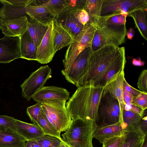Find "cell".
Segmentation results:
<instances>
[{
  "instance_id": "obj_1",
  "label": "cell",
  "mask_w": 147,
  "mask_h": 147,
  "mask_svg": "<svg viewBox=\"0 0 147 147\" xmlns=\"http://www.w3.org/2000/svg\"><path fill=\"white\" fill-rule=\"evenodd\" d=\"M104 88L95 86L92 80L78 88L66 103L72 120L80 118L96 121Z\"/></svg>"
},
{
  "instance_id": "obj_2",
  "label": "cell",
  "mask_w": 147,
  "mask_h": 147,
  "mask_svg": "<svg viewBox=\"0 0 147 147\" xmlns=\"http://www.w3.org/2000/svg\"><path fill=\"white\" fill-rule=\"evenodd\" d=\"M126 63L124 47L104 46L90 55L87 82L92 80L95 86H102L107 74L115 67Z\"/></svg>"
},
{
  "instance_id": "obj_3",
  "label": "cell",
  "mask_w": 147,
  "mask_h": 147,
  "mask_svg": "<svg viewBox=\"0 0 147 147\" xmlns=\"http://www.w3.org/2000/svg\"><path fill=\"white\" fill-rule=\"evenodd\" d=\"M95 122L78 118L72 120L68 129L62 134L61 139L68 147H93V133Z\"/></svg>"
},
{
  "instance_id": "obj_4",
  "label": "cell",
  "mask_w": 147,
  "mask_h": 147,
  "mask_svg": "<svg viewBox=\"0 0 147 147\" xmlns=\"http://www.w3.org/2000/svg\"><path fill=\"white\" fill-rule=\"evenodd\" d=\"M90 22L96 29L95 32L103 46L107 45L118 46L125 43L127 32L125 24H113L107 22L101 16Z\"/></svg>"
},
{
  "instance_id": "obj_5",
  "label": "cell",
  "mask_w": 147,
  "mask_h": 147,
  "mask_svg": "<svg viewBox=\"0 0 147 147\" xmlns=\"http://www.w3.org/2000/svg\"><path fill=\"white\" fill-rule=\"evenodd\" d=\"M92 53L91 46L86 48L78 55L69 67L61 71L67 81L77 88L87 81L89 60Z\"/></svg>"
},
{
  "instance_id": "obj_6",
  "label": "cell",
  "mask_w": 147,
  "mask_h": 147,
  "mask_svg": "<svg viewBox=\"0 0 147 147\" xmlns=\"http://www.w3.org/2000/svg\"><path fill=\"white\" fill-rule=\"evenodd\" d=\"M96 30L89 21L74 37L67 48L63 60L64 69L69 67L84 49L91 46Z\"/></svg>"
},
{
  "instance_id": "obj_7",
  "label": "cell",
  "mask_w": 147,
  "mask_h": 147,
  "mask_svg": "<svg viewBox=\"0 0 147 147\" xmlns=\"http://www.w3.org/2000/svg\"><path fill=\"white\" fill-rule=\"evenodd\" d=\"M119 122L123 124L118 101L109 92L102 94L98 108L96 125L105 126Z\"/></svg>"
},
{
  "instance_id": "obj_8",
  "label": "cell",
  "mask_w": 147,
  "mask_h": 147,
  "mask_svg": "<svg viewBox=\"0 0 147 147\" xmlns=\"http://www.w3.org/2000/svg\"><path fill=\"white\" fill-rule=\"evenodd\" d=\"M65 100L53 99L42 102V108L46 111L60 133L65 131L70 126L72 119L66 106Z\"/></svg>"
},
{
  "instance_id": "obj_9",
  "label": "cell",
  "mask_w": 147,
  "mask_h": 147,
  "mask_svg": "<svg viewBox=\"0 0 147 147\" xmlns=\"http://www.w3.org/2000/svg\"><path fill=\"white\" fill-rule=\"evenodd\" d=\"M52 70L48 65L42 66L32 72L20 85L22 96L29 101L51 78Z\"/></svg>"
},
{
  "instance_id": "obj_10",
  "label": "cell",
  "mask_w": 147,
  "mask_h": 147,
  "mask_svg": "<svg viewBox=\"0 0 147 147\" xmlns=\"http://www.w3.org/2000/svg\"><path fill=\"white\" fill-rule=\"evenodd\" d=\"M146 9V0H103L100 16H109L117 12L128 16L134 11Z\"/></svg>"
},
{
  "instance_id": "obj_11",
  "label": "cell",
  "mask_w": 147,
  "mask_h": 147,
  "mask_svg": "<svg viewBox=\"0 0 147 147\" xmlns=\"http://www.w3.org/2000/svg\"><path fill=\"white\" fill-rule=\"evenodd\" d=\"M20 58V36H5L0 38V63H9Z\"/></svg>"
},
{
  "instance_id": "obj_12",
  "label": "cell",
  "mask_w": 147,
  "mask_h": 147,
  "mask_svg": "<svg viewBox=\"0 0 147 147\" xmlns=\"http://www.w3.org/2000/svg\"><path fill=\"white\" fill-rule=\"evenodd\" d=\"M31 1L0 0L3 5L0 8V18L2 20H10L26 16L25 9Z\"/></svg>"
},
{
  "instance_id": "obj_13",
  "label": "cell",
  "mask_w": 147,
  "mask_h": 147,
  "mask_svg": "<svg viewBox=\"0 0 147 147\" xmlns=\"http://www.w3.org/2000/svg\"><path fill=\"white\" fill-rule=\"evenodd\" d=\"M78 9L68 8L54 18L73 38L83 29L84 26L78 21L76 12Z\"/></svg>"
},
{
  "instance_id": "obj_14",
  "label": "cell",
  "mask_w": 147,
  "mask_h": 147,
  "mask_svg": "<svg viewBox=\"0 0 147 147\" xmlns=\"http://www.w3.org/2000/svg\"><path fill=\"white\" fill-rule=\"evenodd\" d=\"M53 20L37 48V61L41 64H47L50 62L55 53L53 47Z\"/></svg>"
},
{
  "instance_id": "obj_15",
  "label": "cell",
  "mask_w": 147,
  "mask_h": 147,
  "mask_svg": "<svg viewBox=\"0 0 147 147\" xmlns=\"http://www.w3.org/2000/svg\"><path fill=\"white\" fill-rule=\"evenodd\" d=\"M29 22L27 16L10 20H2L0 29L5 36H20L28 30Z\"/></svg>"
},
{
  "instance_id": "obj_16",
  "label": "cell",
  "mask_w": 147,
  "mask_h": 147,
  "mask_svg": "<svg viewBox=\"0 0 147 147\" xmlns=\"http://www.w3.org/2000/svg\"><path fill=\"white\" fill-rule=\"evenodd\" d=\"M70 93L66 89L54 86H44L32 97L37 102L42 103L53 99L65 100L69 98Z\"/></svg>"
},
{
  "instance_id": "obj_17",
  "label": "cell",
  "mask_w": 147,
  "mask_h": 147,
  "mask_svg": "<svg viewBox=\"0 0 147 147\" xmlns=\"http://www.w3.org/2000/svg\"><path fill=\"white\" fill-rule=\"evenodd\" d=\"M125 131L124 124L120 122L103 126L95 125L93 131V137L102 144L106 140L123 135Z\"/></svg>"
},
{
  "instance_id": "obj_18",
  "label": "cell",
  "mask_w": 147,
  "mask_h": 147,
  "mask_svg": "<svg viewBox=\"0 0 147 147\" xmlns=\"http://www.w3.org/2000/svg\"><path fill=\"white\" fill-rule=\"evenodd\" d=\"M124 71L111 81L104 88L103 94L109 92L117 100L119 104L121 115L125 105L123 98V81L125 79Z\"/></svg>"
},
{
  "instance_id": "obj_19",
  "label": "cell",
  "mask_w": 147,
  "mask_h": 147,
  "mask_svg": "<svg viewBox=\"0 0 147 147\" xmlns=\"http://www.w3.org/2000/svg\"><path fill=\"white\" fill-rule=\"evenodd\" d=\"M53 47L55 53L71 43L73 38L55 19L53 20Z\"/></svg>"
},
{
  "instance_id": "obj_20",
  "label": "cell",
  "mask_w": 147,
  "mask_h": 147,
  "mask_svg": "<svg viewBox=\"0 0 147 147\" xmlns=\"http://www.w3.org/2000/svg\"><path fill=\"white\" fill-rule=\"evenodd\" d=\"M17 132L26 141L34 140L44 135L38 125L16 119Z\"/></svg>"
},
{
  "instance_id": "obj_21",
  "label": "cell",
  "mask_w": 147,
  "mask_h": 147,
  "mask_svg": "<svg viewBox=\"0 0 147 147\" xmlns=\"http://www.w3.org/2000/svg\"><path fill=\"white\" fill-rule=\"evenodd\" d=\"M21 58L28 60H37V47L27 30L20 36Z\"/></svg>"
},
{
  "instance_id": "obj_22",
  "label": "cell",
  "mask_w": 147,
  "mask_h": 147,
  "mask_svg": "<svg viewBox=\"0 0 147 147\" xmlns=\"http://www.w3.org/2000/svg\"><path fill=\"white\" fill-rule=\"evenodd\" d=\"M25 10L26 14L31 19L41 23L49 24L54 19L43 4L35 5L30 3Z\"/></svg>"
},
{
  "instance_id": "obj_23",
  "label": "cell",
  "mask_w": 147,
  "mask_h": 147,
  "mask_svg": "<svg viewBox=\"0 0 147 147\" xmlns=\"http://www.w3.org/2000/svg\"><path fill=\"white\" fill-rule=\"evenodd\" d=\"M146 136L139 128H127L120 147H141Z\"/></svg>"
},
{
  "instance_id": "obj_24",
  "label": "cell",
  "mask_w": 147,
  "mask_h": 147,
  "mask_svg": "<svg viewBox=\"0 0 147 147\" xmlns=\"http://www.w3.org/2000/svg\"><path fill=\"white\" fill-rule=\"evenodd\" d=\"M26 141L16 132L0 131V147H24Z\"/></svg>"
},
{
  "instance_id": "obj_25",
  "label": "cell",
  "mask_w": 147,
  "mask_h": 147,
  "mask_svg": "<svg viewBox=\"0 0 147 147\" xmlns=\"http://www.w3.org/2000/svg\"><path fill=\"white\" fill-rule=\"evenodd\" d=\"M29 21L28 30L37 48L45 36L50 24L41 23L31 19Z\"/></svg>"
},
{
  "instance_id": "obj_26",
  "label": "cell",
  "mask_w": 147,
  "mask_h": 147,
  "mask_svg": "<svg viewBox=\"0 0 147 147\" xmlns=\"http://www.w3.org/2000/svg\"><path fill=\"white\" fill-rule=\"evenodd\" d=\"M147 9H140L134 11L128 16L134 20L135 26L141 36L147 40Z\"/></svg>"
},
{
  "instance_id": "obj_27",
  "label": "cell",
  "mask_w": 147,
  "mask_h": 147,
  "mask_svg": "<svg viewBox=\"0 0 147 147\" xmlns=\"http://www.w3.org/2000/svg\"><path fill=\"white\" fill-rule=\"evenodd\" d=\"M37 125L42 130L44 135L61 138V133L48 121L43 109L38 115Z\"/></svg>"
},
{
  "instance_id": "obj_28",
  "label": "cell",
  "mask_w": 147,
  "mask_h": 147,
  "mask_svg": "<svg viewBox=\"0 0 147 147\" xmlns=\"http://www.w3.org/2000/svg\"><path fill=\"white\" fill-rule=\"evenodd\" d=\"M103 0H86L84 9L88 13L89 21L100 17Z\"/></svg>"
},
{
  "instance_id": "obj_29",
  "label": "cell",
  "mask_w": 147,
  "mask_h": 147,
  "mask_svg": "<svg viewBox=\"0 0 147 147\" xmlns=\"http://www.w3.org/2000/svg\"><path fill=\"white\" fill-rule=\"evenodd\" d=\"M143 117L131 111L123 109L122 119L125 129L127 127L138 128Z\"/></svg>"
},
{
  "instance_id": "obj_30",
  "label": "cell",
  "mask_w": 147,
  "mask_h": 147,
  "mask_svg": "<svg viewBox=\"0 0 147 147\" xmlns=\"http://www.w3.org/2000/svg\"><path fill=\"white\" fill-rule=\"evenodd\" d=\"M43 5L54 18L68 8L65 0H48Z\"/></svg>"
},
{
  "instance_id": "obj_31",
  "label": "cell",
  "mask_w": 147,
  "mask_h": 147,
  "mask_svg": "<svg viewBox=\"0 0 147 147\" xmlns=\"http://www.w3.org/2000/svg\"><path fill=\"white\" fill-rule=\"evenodd\" d=\"M34 140L40 147H56L62 141L61 138L46 135Z\"/></svg>"
},
{
  "instance_id": "obj_32",
  "label": "cell",
  "mask_w": 147,
  "mask_h": 147,
  "mask_svg": "<svg viewBox=\"0 0 147 147\" xmlns=\"http://www.w3.org/2000/svg\"><path fill=\"white\" fill-rule=\"evenodd\" d=\"M11 131L16 132V119L6 115H0V131Z\"/></svg>"
},
{
  "instance_id": "obj_33",
  "label": "cell",
  "mask_w": 147,
  "mask_h": 147,
  "mask_svg": "<svg viewBox=\"0 0 147 147\" xmlns=\"http://www.w3.org/2000/svg\"><path fill=\"white\" fill-rule=\"evenodd\" d=\"M42 109V103L39 102L27 108V114L33 124L37 125L38 116Z\"/></svg>"
},
{
  "instance_id": "obj_34",
  "label": "cell",
  "mask_w": 147,
  "mask_h": 147,
  "mask_svg": "<svg viewBox=\"0 0 147 147\" xmlns=\"http://www.w3.org/2000/svg\"><path fill=\"white\" fill-rule=\"evenodd\" d=\"M124 138V135L106 140L102 143V147H120Z\"/></svg>"
},
{
  "instance_id": "obj_35",
  "label": "cell",
  "mask_w": 147,
  "mask_h": 147,
  "mask_svg": "<svg viewBox=\"0 0 147 147\" xmlns=\"http://www.w3.org/2000/svg\"><path fill=\"white\" fill-rule=\"evenodd\" d=\"M131 104L137 105L145 111L147 108V93L142 92L134 97Z\"/></svg>"
},
{
  "instance_id": "obj_36",
  "label": "cell",
  "mask_w": 147,
  "mask_h": 147,
  "mask_svg": "<svg viewBox=\"0 0 147 147\" xmlns=\"http://www.w3.org/2000/svg\"><path fill=\"white\" fill-rule=\"evenodd\" d=\"M138 88L142 92L147 93V70H143L138 79L137 84Z\"/></svg>"
},
{
  "instance_id": "obj_37",
  "label": "cell",
  "mask_w": 147,
  "mask_h": 147,
  "mask_svg": "<svg viewBox=\"0 0 147 147\" xmlns=\"http://www.w3.org/2000/svg\"><path fill=\"white\" fill-rule=\"evenodd\" d=\"M76 16L79 22L84 26L89 21L88 13L84 9L77 10L76 12Z\"/></svg>"
},
{
  "instance_id": "obj_38",
  "label": "cell",
  "mask_w": 147,
  "mask_h": 147,
  "mask_svg": "<svg viewBox=\"0 0 147 147\" xmlns=\"http://www.w3.org/2000/svg\"><path fill=\"white\" fill-rule=\"evenodd\" d=\"M86 0H65L68 8L82 9H84Z\"/></svg>"
},
{
  "instance_id": "obj_39",
  "label": "cell",
  "mask_w": 147,
  "mask_h": 147,
  "mask_svg": "<svg viewBox=\"0 0 147 147\" xmlns=\"http://www.w3.org/2000/svg\"><path fill=\"white\" fill-rule=\"evenodd\" d=\"M123 88L133 97H136L142 92L131 86L126 81L125 78L123 81Z\"/></svg>"
},
{
  "instance_id": "obj_40",
  "label": "cell",
  "mask_w": 147,
  "mask_h": 147,
  "mask_svg": "<svg viewBox=\"0 0 147 147\" xmlns=\"http://www.w3.org/2000/svg\"><path fill=\"white\" fill-rule=\"evenodd\" d=\"M147 117L146 115L143 117L138 126L141 131L145 135H147Z\"/></svg>"
},
{
  "instance_id": "obj_41",
  "label": "cell",
  "mask_w": 147,
  "mask_h": 147,
  "mask_svg": "<svg viewBox=\"0 0 147 147\" xmlns=\"http://www.w3.org/2000/svg\"><path fill=\"white\" fill-rule=\"evenodd\" d=\"M130 105V110L138 113L142 117L144 116L145 110L138 106L133 104H131Z\"/></svg>"
},
{
  "instance_id": "obj_42",
  "label": "cell",
  "mask_w": 147,
  "mask_h": 147,
  "mask_svg": "<svg viewBox=\"0 0 147 147\" xmlns=\"http://www.w3.org/2000/svg\"><path fill=\"white\" fill-rule=\"evenodd\" d=\"M133 98L130 94L123 88V98L125 105H128L131 104Z\"/></svg>"
},
{
  "instance_id": "obj_43",
  "label": "cell",
  "mask_w": 147,
  "mask_h": 147,
  "mask_svg": "<svg viewBox=\"0 0 147 147\" xmlns=\"http://www.w3.org/2000/svg\"><path fill=\"white\" fill-rule=\"evenodd\" d=\"M24 147H40L34 140L26 141Z\"/></svg>"
},
{
  "instance_id": "obj_44",
  "label": "cell",
  "mask_w": 147,
  "mask_h": 147,
  "mask_svg": "<svg viewBox=\"0 0 147 147\" xmlns=\"http://www.w3.org/2000/svg\"><path fill=\"white\" fill-rule=\"evenodd\" d=\"M132 64L135 66H142L144 65L145 63L142 61L140 58L138 59L134 58L132 61Z\"/></svg>"
},
{
  "instance_id": "obj_45",
  "label": "cell",
  "mask_w": 147,
  "mask_h": 147,
  "mask_svg": "<svg viewBox=\"0 0 147 147\" xmlns=\"http://www.w3.org/2000/svg\"><path fill=\"white\" fill-rule=\"evenodd\" d=\"M135 35V31L134 29L132 28H129L127 32V38L131 40Z\"/></svg>"
},
{
  "instance_id": "obj_46",
  "label": "cell",
  "mask_w": 147,
  "mask_h": 147,
  "mask_svg": "<svg viewBox=\"0 0 147 147\" xmlns=\"http://www.w3.org/2000/svg\"><path fill=\"white\" fill-rule=\"evenodd\" d=\"M56 147H68V146L62 140L60 144Z\"/></svg>"
},
{
  "instance_id": "obj_47",
  "label": "cell",
  "mask_w": 147,
  "mask_h": 147,
  "mask_svg": "<svg viewBox=\"0 0 147 147\" xmlns=\"http://www.w3.org/2000/svg\"><path fill=\"white\" fill-rule=\"evenodd\" d=\"M141 147H147V137L145 138Z\"/></svg>"
},
{
  "instance_id": "obj_48",
  "label": "cell",
  "mask_w": 147,
  "mask_h": 147,
  "mask_svg": "<svg viewBox=\"0 0 147 147\" xmlns=\"http://www.w3.org/2000/svg\"><path fill=\"white\" fill-rule=\"evenodd\" d=\"M2 21V20L0 18V26L1 25Z\"/></svg>"
}]
</instances>
